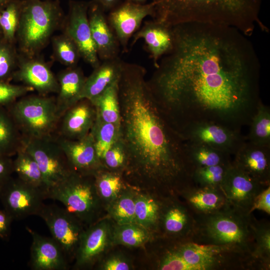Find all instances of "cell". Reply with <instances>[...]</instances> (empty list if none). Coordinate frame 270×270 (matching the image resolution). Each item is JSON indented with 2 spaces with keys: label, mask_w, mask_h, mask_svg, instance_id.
I'll return each mask as SVG.
<instances>
[{
  "label": "cell",
  "mask_w": 270,
  "mask_h": 270,
  "mask_svg": "<svg viewBox=\"0 0 270 270\" xmlns=\"http://www.w3.org/2000/svg\"><path fill=\"white\" fill-rule=\"evenodd\" d=\"M172 28V46L147 80L170 124L180 134L198 122L238 129L250 123L260 102V65L248 36L215 24L187 22Z\"/></svg>",
  "instance_id": "6da1fadb"
},
{
  "label": "cell",
  "mask_w": 270,
  "mask_h": 270,
  "mask_svg": "<svg viewBox=\"0 0 270 270\" xmlns=\"http://www.w3.org/2000/svg\"><path fill=\"white\" fill-rule=\"evenodd\" d=\"M146 68L124 62L118 80L120 138L126 156L122 176L134 188L178 196L194 185L186 144L160 112Z\"/></svg>",
  "instance_id": "7a4b0ae2"
},
{
  "label": "cell",
  "mask_w": 270,
  "mask_h": 270,
  "mask_svg": "<svg viewBox=\"0 0 270 270\" xmlns=\"http://www.w3.org/2000/svg\"><path fill=\"white\" fill-rule=\"evenodd\" d=\"M153 20L171 26L204 22L233 27L248 36L258 26L268 28L260 20L262 0H152Z\"/></svg>",
  "instance_id": "3957f363"
},
{
  "label": "cell",
  "mask_w": 270,
  "mask_h": 270,
  "mask_svg": "<svg viewBox=\"0 0 270 270\" xmlns=\"http://www.w3.org/2000/svg\"><path fill=\"white\" fill-rule=\"evenodd\" d=\"M194 216L196 227L192 242L225 246L253 256L254 216L252 213L242 211L227 203L213 213L194 214Z\"/></svg>",
  "instance_id": "277c9868"
},
{
  "label": "cell",
  "mask_w": 270,
  "mask_h": 270,
  "mask_svg": "<svg viewBox=\"0 0 270 270\" xmlns=\"http://www.w3.org/2000/svg\"><path fill=\"white\" fill-rule=\"evenodd\" d=\"M65 17L59 0H22L16 34L21 56H37Z\"/></svg>",
  "instance_id": "5b68a950"
},
{
  "label": "cell",
  "mask_w": 270,
  "mask_h": 270,
  "mask_svg": "<svg viewBox=\"0 0 270 270\" xmlns=\"http://www.w3.org/2000/svg\"><path fill=\"white\" fill-rule=\"evenodd\" d=\"M47 199L62 202L65 208L87 226L98 220L103 206L98 196L94 176L72 172L67 177L50 186Z\"/></svg>",
  "instance_id": "8992f818"
},
{
  "label": "cell",
  "mask_w": 270,
  "mask_h": 270,
  "mask_svg": "<svg viewBox=\"0 0 270 270\" xmlns=\"http://www.w3.org/2000/svg\"><path fill=\"white\" fill-rule=\"evenodd\" d=\"M170 242L192 270H264L252 256L225 246Z\"/></svg>",
  "instance_id": "52a82bcc"
},
{
  "label": "cell",
  "mask_w": 270,
  "mask_h": 270,
  "mask_svg": "<svg viewBox=\"0 0 270 270\" xmlns=\"http://www.w3.org/2000/svg\"><path fill=\"white\" fill-rule=\"evenodd\" d=\"M24 138L56 134L60 119L56 98L48 95L24 96L13 102L9 111Z\"/></svg>",
  "instance_id": "ba28073f"
},
{
  "label": "cell",
  "mask_w": 270,
  "mask_h": 270,
  "mask_svg": "<svg viewBox=\"0 0 270 270\" xmlns=\"http://www.w3.org/2000/svg\"><path fill=\"white\" fill-rule=\"evenodd\" d=\"M38 216L44 220L68 262L74 260L84 225L66 208L54 204H44Z\"/></svg>",
  "instance_id": "9c48e42d"
},
{
  "label": "cell",
  "mask_w": 270,
  "mask_h": 270,
  "mask_svg": "<svg viewBox=\"0 0 270 270\" xmlns=\"http://www.w3.org/2000/svg\"><path fill=\"white\" fill-rule=\"evenodd\" d=\"M23 147L36 162L49 188L72 172L55 134L38 138H23Z\"/></svg>",
  "instance_id": "30bf717a"
},
{
  "label": "cell",
  "mask_w": 270,
  "mask_h": 270,
  "mask_svg": "<svg viewBox=\"0 0 270 270\" xmlns=\"http://www.w3.org/2000/svg\"><path fill=\"white\" fill-rule=\"evenodd\" d=\"M47 199L42 190L12 177L0 188V200L4 209L14 220L38 216Z\"/></svg>",
  "instance_id": "8fae6325"
},
{
  "label": "cell",
  "mask_w": 270,
  "mask_h": 270,
  "mask_svg": "<svg viewBox=\"0 0 270 270\" xmlns=\"http://www.w3.org/2000/svg\"><path fill=\"white\" fill-rule=\"evenodd\" d=\"M180 136L187 142L208 146L230 155H234L246 141L239 129L212 122L191 124Z\"/></svg>",
  "instance_id": "7c38bea8"
},
{
  "label": "cell",
  "mask_w": 270,
  "mask_h": 270,
  "mask_svg": "<svg viewBox=\"0 0 270 270\" xmlns=\"http://www.w3.org/2000/svg\"><path fill=\"white\" fill-rule=\"evenodd\" d=\"M88 6L89 2H69L68 12L62 26L63 32L75 42L81 58L94 68L101 62L92 36L88 15Z\"/></svg>",
  "instance_id": "4fadbf2b"
},
{
  "label": "cell",
  "mask_w": 270,
  "mask_h": 270,
  "mask_svg": "<svg viewBox=\"0 0 270 270\" xmlns=\"http://www.w3.org/2000/svg\"><path fill=\"white\" fill-rule=\"evenodd\" d=\"M196 227L194 213L177 196L164 198L158 234L166 240L191 241Z\"/></svg>",
  "instance_id": "5bb4252c"
},
{
  "label": "cell",
  "mask_w": 270,
  "mask_h": 270,
  "mask_svg": "<svg viewBox=\"0 0 270 270\" xmlns=\"http://www.w3.org/2000/svg\"><path fill=\"white\" fill-rule=\"evenodd\" d=\"M114 226L110 220L103 218L84 230L74 259V268L91 267L113 245Z\"/></svg>",
  "instance_id": "9a60e30c"
},
{
  "label": "cell",
  "mask_w": 270,
  "mask_h": 270,
  "mask_svg": "<svg viewBox=\"0 0 270 270\" xmlns=\"http://www.w3.org/2000/svg\"><path fill=\"white\" fill-rule=\"evenodd\" d=\"M154 14V4L152 2L138 4L125 1L110 11L107 20L122 52H128L129 40L139 30L143 20L148 16L152 18Z\"/></svg>",
  "instance_id": "2e32d148"
},
{
  "label": "cell",
  "mask_w": 270,
  "mask_h": 270,
  "mask_svg": "<svg viewBox=\"0 0 270 270\" xmlns=\"http://www.w3.org/2000/svg\"><path fill=\"white\" fill-rule=\"evenodd\" d=\"M270 185L254 179L232 163L221 189L228 204L251 214L250 210L256 197Z\"/></svg>",
  "instance_id": "e0dca14e"
},
{
  "label": "cell",
  "mask_w": 270,
  "mask_h": 270,
  "mask_svg": "<svg viewBox=\"0 0 270 270\" xmlns=\"http://www.w3.org/2000/svg\"><path fill=\"white\" fill-rule=\"evenodd\" d=\"M55 136L72 172L94 176L98 171L104 168L90 132L79 140H70L56 134Z\"/></svg>",
  "instance_id": "ac0fdd59"
},
{
  "label": "cell",
  "mask_w": 270,
  "mask_h": 270,
  "mask_svg": "<svg viewBox=\"0 0 270 270\" xmlns=\"http://www.w3.org/2000/svg\"><path fill=\"white\" fill-rule=\"evenodd\" d=\"M96 118V109L92 102L82 98L62 115L56 135L70 140H80L90 132Z\"/></svg>",
  "instance_id": "d6986e66"
},
{
  "label": "cell",
  "mask_w": 270,
  "mask_h": 270,
  "mask_svg": "<svg viewBox=\"0 0 270 270\" xmlns=\"http://www.w3.org/2000/svg\"><path fill=\"white\" fill-rule=\"evenodd\" d=\"M36 57H18V69L12 77L32 88L38 94H56L59 88L56 76L46 63Z\"/></svg>",
  "instance_id": "ffe728a7"
},
{
  "label": "cell",
  "mask_w": 270,
  "mask_h": 270,
  "mask_svg": "<svg viewBox=\"0 0 270 270\" xmlns=\"http://www.w3.org/2000/svg\"><path fill=\"white\" fill-rule=\"evenodd\" d=\"M232 163L254 179L270 184V146L245 141L234 154Z\"/></svg>",
  "instance_id": "44dd1931"
},
{
  "label": "cell",
  "mask_w": 270,
  "mask_h": 270,
  "mask_svg": "<svg viewBox=\"0 0 270 270\" xmlns=\"http://www.w3.org/2000/svg\"><path fill=\"white\" fill-rule=\"evenodd\" d=\"M88 19L93 41L100 60L119 56L120 46L110 27L105 12L97 4L89 2Z\"/></svg>",
  "instance_id": "7402d4cb"
},
{
  "label": "cell",
  "mask_w": 270,
  "mask_h": 270,
  "mask_svg": "<svg viewBox=\"0 0 270 270\" xmlns=\"http://www.w3.org/2000/svg\"><path fill=\"white\" fill-rule=\"evenodd\" d=\"M32 238L29 265L33 270H66L68 260L60 245L51 237L26 228Z\"/></svg>",
  "instance_id": "603a6c76"
},
{
  "label": "cell",
  "mask_w": 270,
  "mask_h": 270,
  "mask_svg": "<svg viewBox=\"0 0 270 270\" xmlns=\"http://www.w3.org/2000/svg\"><path fill=\"white\" fill-rule=\"evenodd\" d=\"M130 46L140 39L145 42L148 51L156 68L162 57L172 48L174 36L172 26L155 20L146 22L132 36Z\"/></svg>",
  "instance_id": "cb8c5ba5"
},
{
  "label": "cell",
  "mask_w": 270,
  "mask_h": 270,
  "mask_svg": "<svg viewBox=\"0 0 270 270\" xmlns=\"http://www.w3.org/2000/svg\"><path fill=\"white\" fill-rule=\"evenodd\" d=\"M86 78L82 69L77 66L68 67L58 74L59 88L55 98L60 116L81 100Z\"/></svg>",
  "instance_id": "d4e9b609"
},
{
  "label": "cell",
  "mask_w": 270,
  "mask_h": 270,
  "mask_svg": "<svg viewBox=\"0 0 270 270\" xmlns=\"http://www.w3.org/2000/svg\"><path fill=\"white\" fill-rule=\"evenodd\" d=\"M179 196L195 214L213 213L227 204L220 188L194 185L182 191Z\"/></svg>",
  "instance_id": "484cf974"
},
{
  "label": "cell",
  "mask_w": 270,
  "mask_h": 270,
  "mask_svg": "<svg viewBox=\"0 0 270 270\" xmlns=\"http://www.w3.org/2000/svg\"><path fill=\"white\" fill-rule=\"evenodd\" d=\"M124 61L119 56L102 61L86 78L81 99L91 100L120 78Z\"/></svg>",
  "instance_id": "4316f807"
},
{
  "label": "cell",
  "mask_w": 270,
  "mask_h": 270,
  "mask_svg": "<svg viewBox=\"0 0 270 270\" xmlns=\"http://www.w3.org/2000/svg\"><path fill=\"white\" fill-rule=\"evenodd\" d=\"M166 196L156 192L150 194L136 192V223L153 233H158L160 218Z\"/></svg>",
  "instance_id": "83f0119b"
},
{
  "label": "cell",
  "mask_w": 270,
  "mask_h": 270,
  "mask_svg": "<svg viewBox=\"0 0 270 270\" xmlns=\"http://www.w3.org/2000/svg\"><path fill=\"white\" fill-rule=\"evenodd\" d=\"M14 172L22 181L47 193L49 186L36 162L22 147L15 154Z\"/></svg>",
  "instance_id": "f1b7e54d"
},
{
  "label": "cell",
  "mask_w": 270,
  "mask_h": 270,
  "mask_svg": "<svg viewBox=\"0 0 270 270\" xmlns=\"http://www.w3.org/2000/svg\"><path fill=\"white\" fill-rule=\"evenodd\" d=\"M118 80L113 82L90 100L96 108L97 116L102 120L120 126Z\"/></svg>",
  "instance_id": "f546056e"
},
{
  "label": "cell",
  "mask_w": 270,
  "mask_h": 270,
  "mask_svg": "<svg viewBox=\"0 0 270 270\" xmlns=\"http://www.w3.org/2000/svg\"><path fill=\"white\" fill-rule=\"evenodd\" d=\"M94 176L97 193L102 206L106 208L128 185L122 174L104 168L98 171Z\"/></svg>",
  "instance_id": "4dcf8cb0"
},
{
  "label": "cell",
  "mask_w": 270,
  "mask_h": 270,
  "mask_svg": "<svg viewBox=\"0 0 270 270\" xmlns=\"http://www.w3.org/2000/svg\"><path fill=\"white\" fill-rule=\"evenodd\" d=\"M23 147V136L10 112L0 108V154L11 156Z\"/></svg>",
  "instance_id": "1f68e13d"
},
{
  "label": "cell",
  "mask_w": 270,
  "mask_h": 270,
  "mask_svg": "<svg viewBox=\"0 0 270 270\" xmlns=\"http://www.w3.org/2000/svg\"><path fill=\"white\" fill-rule=\"evenodd\" d=\"M132 186L127 188L106 208L115 224L136 223L135 192Z\"/></svg>",
  "instance_id": "d6a6232c"
},
{
  "label": "cell",
  "mask_w": 270,
  "mask_h": 270,
  "mask_svg": "<svg viewBox=\"0 0 270 270\" xmlns=\"http://www.w3.org/2000/svg\"><path fill=\"white\" fill-rule=\"evenodd\" d=\"M189 162L194 170L231 162L230 154L208 146L186 142Z\"/></svg>",
  "instance_id": "836d02e7"
},
{
  "label": "cell",
  "mask_w": 270,
  "mask_h": 270,
  "mask_svg": "<svg viewBox=\"0 0 270 270\" xmlns=\"http://www.w3.org/2000/svg\"><path fill=\"white\" fill-rule=\"evenodd\" d=\"M153 236L152 232L136 223L114 226L113 245L140 247L152 240Z\"/></svg>",
  "instance_id": "e575fe53"
},
{
  "label": "cell",
  "mask_w": 270,
  "mask_h": 270,
  "mask_svg": "<svg viewBox=\"0 0 270 270\" xmlns=\"http://www.w3.org/2000/svg\"><path fill=\"white\" fill-rule=\"evenodd\" d=\"M120 126L106 122L96 114V121L90 132L98 158L100 160L120 136Z\"/></svg>",
  "instance_id": "d590c367"
},
{
  "label": "cell",
  "mask_w": 270,
  "mask_h": 270,
  "mask_svg": "<svg viewBox=\"0 0 270 270\" xmlns=\"http://www.w3.org/2000/svg\"><path fill=\"white\" fill-rule=\"evenodd\" d=\"M252 229L254 240L253 256L264 267L270 270V224L268 220H258L254 217Z\"/></svg>",
  "instance_id": "8d00e7d4"
},
{
  "label": "cell",
  "mask_w": 270,
  "mask_h": 270,
  "mask_svg": "<svg viewBox=\"0 0 270 270\" xmlns=\"http://www.w3.org/2000/svg\"><path fill=\"white\" fill-rule=\"evenodd\" d=\"M248 141L256 144L270 146V112L260 102L250 120Z\"/></svg>",
  "instance_id": "74e56055"
},
{
  "label": "cell",
  "mask_w": 270,
  "mask_h": 270,
  "mask_svg": "<svg viewBox=\"0 0 270 270\" xmlns=\"http://www.w3.org/2000/svg\"><path fill=\"white\" fill-rule=\"evenodd\" d=\"M52 46L55 58L68 67L77 66L81 58L79 50L73 40L63 32L52 38Z\"/></svg>",
  "instance_id": "f35d334b"
},
{
  "label": "cell",
  "mask_w": 270,
  "mask_h": 270,
  "mask_svg": "<svg viewBox=\"0 0 270 270\" xmlns=\"http://www.w3.org/2000/svg\"><path fill=\"white\" fill-rule=\"evenodd\" d=\"M232 161L230 162L194 169L192 178L194 185L220 188Z\"/></svg>",
  "instance_id": "ab89813d"
},
{
  "label": "cell",
  "mask_w": 270,
  "mask_h": 270,
  "mask_svg": "<svg viewBox=\"0 0 270 270\" xmlns=\"http://www.w3.org/2000/svg\"><path fill=\"white\" fill-rule=\"evenodd\" d=\"M22 0H13L0 11V26L10 42L15 38L20 16Z\"/></svg>",
  "instance_id": "60d3db41"
},
{
  "label": "cell",
  "mask_w": 270,
  "mask_h": 270,
  "mask_svg": "<svg viewBox=\"0 0 270 270\" xmlns=\"http://www.w3.org/2000/svg\"><path fill=\"white\" fill-rule=\"evenodd\" d=\"M100 162L104 169L123 174L126 164V156L120 136L106 151Z\"/></svg>",
  "instance_id": "b9f144b4"
},
{
  "label": "cell",
  "mask_w": 270,
  "mask_h": 270,
  "mask_svg": "<svg viewBox=\"0 0 270 270\" xmlns=\"http://www.w3.org/2000/svg\"><path fill=\"white\" fill-rule=\"evenodd\" d=\"M170 244L162 250L158 260L156 269L159 270H192V268L176 250L170 242Z\"/></svg>",
  "instance_id": "7bdbcfd3"
},
{
  "label": "cell",
  "mask_w": 270,
  "mask_h": 270,
  "mask_svg": "<svg viewBox=\"0 0 270 270\" xmlns=\"http://www.w3.org/2000/svg\"><path fill=\"white\" fill-rule=\"evenodd\" d=\"M34 91L28 86L14 85L5 82H0V105L12 104L20 98Z\"/></svg>",
  "instance_id": "ee69618b"
},
{
  "label": "cell",
  "mask_w": 270,
  "mask_h": 270,
  "mask_svg": "<svg viewBox=\"0 0 270 270\" xmlns=\"http://www.w3.org/2000/svg\"><path fill=\"white\" fill-rule=\"evenodd\" d=\"M18 58L14 51L8 46L0 44V82H4L10 76H13Z\"/></svg>",
  "instance_id": "f6af8a7d"
},
{
  "label": "cell",
  "mask_w": 270,
  "mask_h": 270,
  "mask_svg": "<svg viewBox=\"0 0 270 270\" xmlns=\"http://www.w3.org/2000/svg\"><path fill=\"white\" fill-rule=\"evenodd\" d=\"M102 270H129L132 269L130 262L119 255H112L104 259L98 266Z\"/></svg>",
  "instance_id": "bcb514c9"
},
{
  "label": "cell",
  "mask_w": 270,
  "mask_h": 270,
  "mask_svg": "<svg viewBox=\"0 0 270 270\" xmlns=\"http://www.w3.org/2000/svg\"><path fill=\"white\" fill-rule=\"evenodd\" d=\"M262 210L270 214V185L263 190L255 198L250 213L254 210Z\"/></svg>",
  "instance_id": "7dc6e473"
},
{
  "label": "cell",
  "mask_w": 270,
  "mask_h": 270,
  "mask_svg": "<svg viewBox=\"0 0 270 270\" xmlns=\"http://www.w3.org/2000/svg\"><path fill=\"white\" fill-rule=\"evenodd\" d=\"M14 172L13 160L10 156L0 154V188L12 177Z\"/></svg>",
  "instance_id": "c3c4849f"
},
{
  "label": "cell",
  "mask_w": 270,
  "mask_h": 270,
  "mask_svg": "<svg viewBox=\"0 0 270 270\" xmlns=\"http://www.w3.org/2000/svg\"><path fill=\"white\" fill-rule=\"evenodd\" d=\"M12 218L4 209L0 210V239L6 240L10 236Z\"/></svg>",
  "instance_id": "681fc988"
},
{
  "label": "cell",
  "mask_w": 270,
  "mask_h": 270,
  "mask_svg": "<svg viewBox=\"0 0 270 270\" xmlns=\"http://www.w3.org/2000/svg\"><path fill=\"white\" fill-rule=\"evenodd\" d=\"M120 0H92L97 4L104 12L111 10L118 4Z\"/></svg>",
  "instance_id": "f907efd6"
},
{
  "label": "cell",
  "mask_w": 270,
  "mask_h": 270,
  "mask_svg": "<svg viewBox=\"0 0 270 270\" xmlns=\"http://www.w3.org/2000/svg\"><path fill=\"white\" fill-rule=\"evenodd\" d=\"M12 0H0V11L4 8Z\"/></svg>",
  "instance_id": "816d5d0a"
},
{
  "label": "cell",
  "mask_w": 270,
  "mask_h": 270,
  "mask_svg": "<svg viewBox=\"0 0 270 270\" xmlns=\"http://www.w3.org/2000/svg\"><path fill=\"white\" fill-rule=\"evenodd\" d=\"M148 0H125V1L138 4H146V2Z\"/></svg>",
  "instance_id": "f5cc1de1"
}]
</instances>
